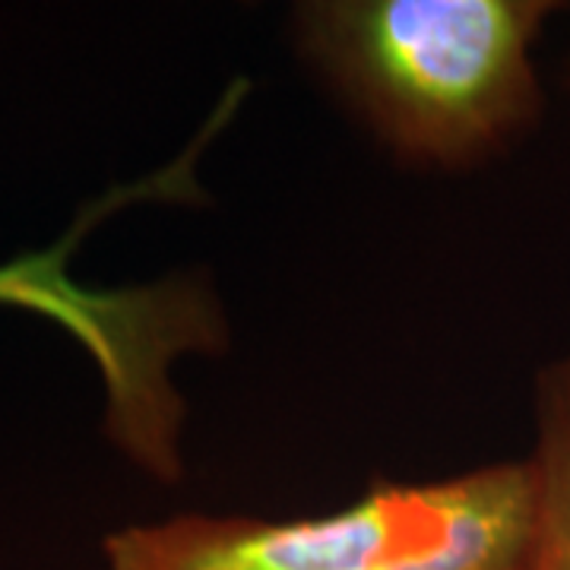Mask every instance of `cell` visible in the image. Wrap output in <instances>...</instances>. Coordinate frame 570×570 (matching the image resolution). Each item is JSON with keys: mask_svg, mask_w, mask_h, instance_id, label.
<instances>
[{"mask_svg": "<svg viewBox=\"0 0 570 570\" xmlns=\"http://www.w3.org/2000/svg\"><path fill=\"white\" fill-rule=\"evenodd\" d=\"M551 0H311L295 39L406 168L466 171L542 118L532 48Z\"/></svg>", "mask_w": 570, "mask_h": 570, "instance_id": "obj_1", "label": "cell"}, {"mask_svg": "<svg viewBox=\"0 0 570 570\" xmlns=\"http://www.w3.org/2000/svg\"><path fill=\"white\" fill-rule=\"evenodd\" d=\"M535 532L530 460L434 482L371 479L321 517L178 513L102 542L105 570H527Z\"/></svg>", "mask_w": 570, "mask_h": 570, "instance_id": "obj_2", "label": "cell"}, {"mask_svg": "<svg viewBox=\"0 0 570 570\" xmlns=\"http://www.w3.org/2000/svg\"><path fill=\"white\" fill-rule=\"evenodd\" d=\"M535 532L527 570H570V358L535 374Z\"/></svg>", "mask_w": 570, "mask_h": 570, "instance_id": "obj_3", "label": "cell"}]
</instances>
